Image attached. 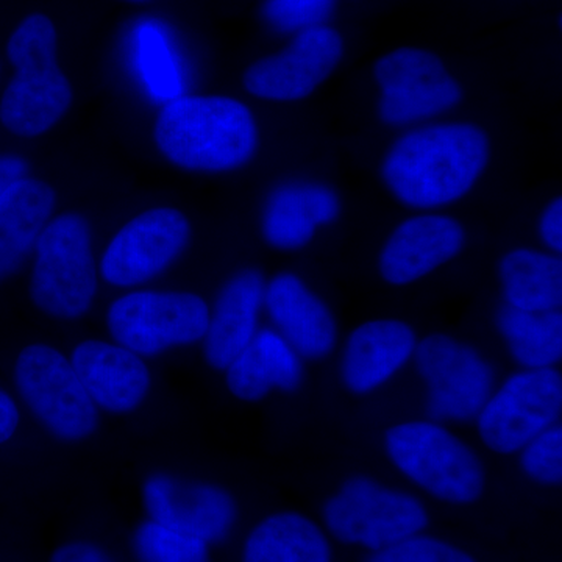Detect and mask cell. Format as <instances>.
Listing matches in <instances>:
<instances>
[{
	"label": "cell",
	"mask_w": 562,
	"mask_h": 562,
	"mask_svg": "<svg viewBox=\"0 0 562 562\" xmlns=\"http://www.w3.org/2000/svg\"><path fill=\"white\" fill-rule=\"evenodd\" d=\"M490 157L486 135L472 125H439L409 133L392 147L383 177L401 201L439 206L462 198Z\"/></svg>",
	"instance_id": "1"
},
{
	"label": "cell",
	"mask_w": 562,
	"mask_h": 562,
	"mask_svg": "<svg viewBox=\"0 0 562 562\" xmlns=\"http://www.w3.org/2000/svg\"><path fill=\"white\" fill-rule=\"evenodd\" d=\"M155 139L181 168L228 171L244 165L257 147L249 109L228 98H179L166 103Z\"/></svg>",
	"instance_id": "2"
},
{
	"label": "cell",
	"mask_w": 562,
	"mask_h": 562,
	"mask_svg": "<svg viewBox=\"0 0 562 562\" xmlns=\"http://www.w3.org/2000/svg\"><path fill=\"white\" fill-rule=\"evenodd\" d=\"M55 47L57 33L44 14H32L11 35L9 57L16 76L0 103V121L14 135L38 136L69 109L72 90Z\"/></svg>",
	"instance_id": "3"
},
{
	"label": "cell",
	"mask_w": 562,
	"mask_h": 562,
	"mask_svg": "<svg viewBox=\"0 0 562 562\" xmlns=\"http://www.w3.org/2000/svg\"><path fill=\"white\" fill-rule=\"evenodd\" d=\"M35 249L31 286L35 305L60 319L83 316L98 290L88 222L79 214H63L44 227Z\"/></svg>",
	"instance_id": "4"
},
{
	"label": "cell",
	"mask_w": 562,
	"mask_h": 562,
	"mask_svg": "<svg viewBox=\"0 0 562 562\" xmlns=\"http://www.w3.org/2000/svg\"><path fill=\"white\" fill-rule=\"evenodd\" d=\"M386 446L395 465L441 501L471 503L482 495V462L460 439L438 425H397L387 431Z\"/></svg>",
	"instance_id": "5"
},
{
	"label": "cell",
	"mask_w": 562,
	"mask_h": 562,
	"mask_svg": "<svg viewBox=\"0 0 562 562\" xmlns=\"http://www.w3.org/2000/svg\"><path fill=\"white\" fill-rule=\"evenodd\" d=\"M14 380L32 413L63 441H80L98 427L94 402L60 351L43 344L25 347Z\"/></svg>",
	"instance_id": "6"
},
{
	"label": "cell",
	"mask_w": 562,
	"mask_h": 562,
	"mask_svg": "<svg viewBox=\"0 0 562 562\" xmlns=\"http://www.w3.org/2000/svg\"><path fill=\"white\" fill-rule=\"evenodd\" d=\"M209 322L206 303L188 292H133L109 312L113 338L144 357L205 338Z\"/></svg>",
	"instance_id": "7"
},
{
	"label": "cell",
	"mask_w": 562,
	"mask_h": 562,
	"mask_svg": "<svg viewBox=\"0 0 562 562\" xmlns=\"http://www.w3.org/2000/svg\"><path fill=\"white\" fill-rule=\"evenodd\" d=\"M325 520L339 541L382 550L416 535L428 519L416 498L355 476L327 503Z\"/></svg>",
	"instance_id": "8"
},
{
	"label": "cell",
	"mask_w": 562,
	"mask_h": 562,
	"mask_svg": "<svg viewBox=\"0 0 562 562\" xmlns=\"http://www.w3.org/2000/svg\"><path fill=\"white\" fill-rule=\"evenodd\" d=\"M561 405L560 373L549 368L517 373L483 406L480 435L494 452H517L557 419Z\"/></svg>",
	"instance_id": "9"
},
{
	"label": "cell",
	"mask_w": 562,
	"mask_h": 562,
	"mask_svg": "<svg viewBox=\"0 0 562 562\" xmlns=\"http://www.w3.org/2000/svg\"><path fill=\"white\" fill-rule=\"evenodd\" d=\"M428 386V408L436 419L469 420L482 413L492 390V371L471 347L449 336H428L416 353Z\"/></svg>",
	"instance_id": "10"
},
{
	"label": "cell",
	"mask_w": 562,
	"mask_h": 562,
	"mask_svg": "<svg viewBox=\"0 0 562 562\" xmlns=\"http://www.w3.org/2000/svg\"><path fill=\"white\" fill-rule=\"evenodd\" d=\"M375 76L383 91L380 114L391 124L432 116L461 99L457 81L430 52H392L376 63Z\"/></svg>",
	"instance_id": "11"
},
{
	"label": "cell",
	"mask_w": 562,
	"mask_h": 562,
	"mask_svg": "<svg viewBox=\"0 0 562 562\" xmlns=\"http://www.w3.org/2000/svg\"><path fill=\"white\" fill-rule=\"evenodd\" d=\"M188 239L190 224L180 211H146L114 236L103 255V279L116 286L154 279L179 257Z\"/></svg>",
	"instance_id": "12"
},
{
	"label": "cell",
	"mask_w": 562,
	"mask_h": 562,
	"mask_svg": "<svg viewBox=\"0 0 562 562\" xmlns=\"http://www.w3.org/2000/svg\"><path fill=\"white\" fill-rule=\"evenodd\" d=\"M341 55L338 33L327 27L306 29L286 50L250 66L244 85L258 98L297 101L330 76Z\"/></svg>",
	"instance_id": "13"
},
{
	"label": "cell",
	"mask_w": 562,
	"mask_h": 562,
	"mask_svg": "<svg viewBox=\"0 0 562 562\" xmlns=\"http://www.w3.org/2000/svg\"><path fill=\"white\" fill-rule=\"evenodd\" d=\"M151 522L210 543L222 541L235 522L231 495L211 484L155 475L144 486Z\"/></svg>",
	"instance_id": "14"
},
{
	"label": "cell",
	"mask_w": 562,
	"mask_h": 562,
	"mask_svg": "<svg viewBox=\"0 0 562 562\" xmlns=\"http://www.w3.org/2000/svg\"><path fill=\"white\" fill-rule=\"evenodd\" d=\"M70 364L92 402L106 412L131 413L150 390L149 369L138 355L122 346L81 342Z\"/></svg>",
	"instance_id": "15"
},
{
	"label": "cell",
	"mask_w": 562,
	"mask_h": 562,
	"mask_svg": "<svg viewBox=\"0 0 562 562\" xmlns=\"http://www.w3.org/2000/svg\"><path fill=\"white\" fill-rule=\"evenodd\" d=\"M462 244L464 232L457 221L442 216L414 217L392 233L380 258V271L392 284L412 283L452 260Z\"/></svg>",
	"instance_id": "16"
},
{
	"label": "cell",
	"mask_w": 562,
	"mask_h": 562,
	"mask_svg": "<svg viewBox=\"0 0 562 562\" xmlns=\"http://www.w3.org/2000/svg\"><path fill=\"white\" fill-rule=\"evenodd\" d=\"M416 336L398 321H373L351 333L342 361V379L357 394L386 382L412 357Z\"/></svg>",
	"instance_id": "17"
},
{
	"label": "cell",
	"mask_w": 562,
	"mask_h": 562,
	"mask_svg": "<svg viewBox=\"0 0 562 562\" xmlns=\"http://www.w3.org/2000/svg\"><path fill=\"white\" fill-rule=\"evenodd\" d=\"M266 303L284 338L299 353L313 360L330 353L336 339L335 321L297 277H276L266 292Z\"/></svg>",
	"instance_id": "18"
},
{
	"label": "cell",
	"mask_w": 562,
	"mask_h": 562,
	"mask_svg": "<svg viewBox=\"0 0 562 562\" xmlns=\"http://www.w3.org/2000/svg\"><path fill=\"white\" fill-rule=\"evenodd\" d=\"M262 292L257 271L238 273L225 284L205 333V357L214 369H227L254 339Z\"/></svg>",
	"instance_id": "19"
},
{
	"label": "cell",
	"mask_w": 562,
	"mask_h": 562,
	"mask_svg": "<svg viewBox=\"0 0 562 562\" xmlns=\"http://www.w3.org/2000/svg\"><path fill=\"white\" fill-rule=\"evenodd\" d=\"M54 205L55 192L49 184L25 177L0 198V280L21 268Z\"/></svg>",
	"instance_id": "20"
},
{
	"label": "cell",
	"mask_w": 562,
	"mask_h": 562,
	"mask_svg": "<svg viewBox=\"0 0 562 562\" xmlns=\"http://www.w3.org/2000/svg\"><path fill=\"white\" fill-rule=\"evenodd\" d=\"M227 384L241 401L258 402L272 390L294 391L301 384L302 368L284 339L261 331L228 366Z\"/></svg>",
	"instance_id": "21"
},
{
	"label": "cell",
	"mask_w": 562,
	"mask_h": 562,
	"mask_svg": "<svg viewBox=\"0 0 562 562\" xmlns=\"http://www.w3.org/2000/svg\"><path fill=\"white\" fill-rule=\"evenodd\" d=\"M338 211V201L327 188H283L268 203L262 231L273 247L299 249L312 241L317 225L335 220Z\"/></svg>",
	"instance_id": "22"
},
{
	"label": "cell",
	"mask_w": 562,
	"mask_h": 562,
	"mask_svg": "<svg viewBox=\"0 0 562 562\" xmlns=\"http://www.w3.org/2000/svg\"><path fill=\"white\" fill-rule=\"evenodd\" d=\"M244 562H330V549L319 528L305 517L276 514L251 531Z\"/></svg>",
	"instance_id": "23"
},
{
	"label": "cell",
	"mask_w": 562,
	"mask_h": 562,
	"mask_svg": "<svg viewBox=\"0 0 562 562\" xmlns=\"http://www.w3.org/2000/svg\"><path fill=\"white\" fill-rule=\"evenodd\" d=\"M502 280L509 305L530 313L553 312L561 305L562 265L532 250H514L502 261Z\"/></svg>",
	"instance_id": "24"
},
{
	"label": "cell",
	"mask_w": 562,
	"mask_h": 562,
	"mask_svg": "<svg viewBox=\"0 0 562 562\" xmlns=\"http://www.w3.org/2000/svg\"><path fill=\"white\" fill-rule=\"evenodd\" d=\"M498 327L508 341L514 358L524 366L542 369L561 360L560 313H530L506 305L498 313Z\"/></svg>",
	"instance_id": "25"
},
{
	"label": "cell",
	"mask_w": 562,
	"mask_h": 562,
	"mask_svg": "<svg viewBox=\"0 0 562 562\" xmlns=\"http://www.w3.org/2000/svg\"><path fill=\"white\" fill-rule=\"evenodd\" d=\"M139 69L147 88L157 101L171 102L183 92L179 66L168 38L155 22H146L138 29Z\"/></svg>",
	"instance_id": "26"
},
{
	"label": "cell",
	"mask_w": 562,
	"mask_h": 562,
	"mask_svg": "<svg viewBox=\"0 0 562 562\" xmlns=\"http://www.w3.org/2000/svg\"><path fill=\"white\" fill-rule=\"evenodd\" d=\"M209 543L155 522L140 525L135 549L140 562H209Z\"/></svg>",
	"instance_id": "27"
},
{
	"label": "cell",
	"mask_w": 562,
	"mask_h": 562,
	"mask_svg": "<svg viewBox=\"0 0 562 562\" xmlns=\"http://www.w3.org/2000/svg\"><path fill=\"white\" fill-rule=\"evenodd\" d=\"M368 562H475L469 554L430 538H409L379 550Z\"/></svg>",
	"instance_id": "28"
},
{
	"label": "cell",
	"mask_w": 562,
	"mask_h": 562,
	"mask_svg": "<svg viewBox=\"0 0 562 562\" xmlns=\"http://www.w3.org/2000/svg\"><path fill=\"white\" fill-rule=\"evenodd\" d=\"M524 469L536 482L560 484L562 480V430L541 432L527 443Z\"/></svg>",
	"instance_id": "29"
},
{
	"label": "cell",
	"mask_w": 562,
	"mask_h": 562,
	"mask_svg": "<svg viewBox=\"0 0 562 562\" xmlns=\"http://www.w3.org/2000/svg\"><path fill=\"white\" fill-rule=\"evenodd\" d=\"M333 0H269L265 16L279 31H306L325 20Z\"/></svg>",
	"instance_id": "30"
},
{
	"label": "cell",
	"mask_w": 562,
	"mask_h": 562,
	"mask_svg": "<svg viewBox=\"0 0 562 562\" xmlns=\"http://www.w3.org/2000/svg\"><path fill=\"white\" fill-rule=\"evenodd\" d=\"M49 562H114L109 554L88 542H72L63 546Z\"/></svg>",
	"instance_id": "31"
},
{
	"label": "cell",
	"mask_w": 562,
	"mask_h": 562,
	"mask_svg": "<svg viewBox=\"0 0 562 562\" xmlns=\"http://www.w3.org/2000/svg\"><path fill=\"white\" fill-rule=\"evenodd\" d=\"M541 232L543 239L553 247L554 250L562 249V201L557 199L552 205L547 209L542 216Z\"/></svg>",
	"instance_id": "32"
},
{
	"label": "cell",
	"mask_w": 562,
	"mask_h": 562,
	"mask_svg": "<svg viewBox=\"0 0 562 562\" xmlns=\"http://www.w3.org/2000/svg\"><path fill=\"white\" fill-rule=\"evenodd\" d=\"M27 162L13 155H0V198L13 187L16 181L24 179Z\"/></svg>",
	"instance_id": "33"
},
{
	"label": "cell",
	"mask_w": 562,
	"mask_h": 562,
	"mask_svg": "<svg viewBox=\"0 0 562 562\" xmlns=\"http://www.w3.org/2000/svg\"><path fill=\"white\" fill-rule=\"evenodd\" d=\"M20 424V413L10 395L0 391V443L9 441Z\"/></svg>",
	"instance_id": "34"
}]
</instances>
